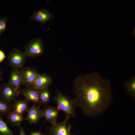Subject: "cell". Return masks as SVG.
Here are the masks:
<instances>
[{"label": "cell", "instance_id": "22", "mask_svg": "<svg viewBox=\"0 0 135 135\" xmlns=\"http://www.w3.org/2000/svg\"><path fill=\"white\" fill-rule=\"evenodd\" d=\"M45 134L41 133L40 131H31L29 135H44Z\"/></svg>", "mask_w": 135, "mask_h": 135}, {"label": "cell", "instance_id": "21", "mask_svg": "<svg viewBox=\"0 0 135 135\" xmlns=\"http://www.w3.org/2000/svg\"><path fill=\"white\" fill-rule=\"evenodd\" d=\"M6 57L4 52L2 50H0V63L4 60Z\"/></svg>", "mask_w": 135, "mask_h": 135}, {"label": "cell", "instance_id": "1", "mask_svg": "<svg viewBox=\"0 0 135 135\" xmlns=\"http://www.w3.org/2000/svg\"><path fill=\"white\" fill-rule=\"evenodd\" d=\"M73 84L75 99L84 116L95 117L112 105L113 98L110 82L98 72L80 74L75 78Z\"/></svg>", "mask_w": 135, "mask_h": 135}, {"label": "cell", "instance_id": "20", "mask_svg": "<svg viewBox=\"0 0 135 135\" xmlns=\"http://www.w3.org/2000/svg\"><path fill=\"white\" fill-rule=\"evenodd\" d=\"M7 19L5 17L0 18V36L6 28Z\"/></svg>", "mask_w": 135, "mask_h": 135}, {"label": "cell", "instance_id": "16", "mask_svg": "<svg viewBox=\"0 0 135 135\" xmlns=\"http://www.w3.org/2000/svg\"><path fill=\"white\" fill-rule=\"evenodd\" d=\"M124 88L126 93L133 100H135V75H134L124 82Z\"/></svg>", "mask_w": 135, "mask_h": 135}, {"label": "cell", "instance_id": "18", "mask_svg": "<svg viewBox=\"0 0 135 135\" xmlns=\"http://www.w3.org/2000/svg\"><path fill=\"white\" fill-rule=\"evenodd\" d=\"M12 104L0 100V116L8 115L13 112Z\"/></svg>", "mask_w": 135, "mask_h": 135}, {"label": "cell", "instance_id": "24", "mask_svg": "<svg viewBox=\"0 0 135 135\" xmlns=\"http://www.w3.org/2000/svg\"><path fill=\"white\" fill-rule=\"evenodd\" d=\"M2 80V79L1 78V77L0 76V80Z\"/></svg>", "mask_w": 135, "mask_h": 135}, {"label": "cell", "instance_id": "10", "mask_svg": "<svg viewBox=\"0 0 135 135\" xmlns=\"http://www.w3.org/2000/svg\"><path fill=\"white\" fill-rule=\"evenodd\" d=\"M16 93L14 90L8 83H3L0 89V98L5 102L11 103L15 99Z\"/></svg>", "mask_w": 135, "mask_h": 135}, {"label": "cell", "instance_id": "14", "mask_svg": "<svg viewBox=\"0 0 135 135\" xmlns=\"http://www.w3.org/2000/svg\"><path fill=\"white\" fill-rule=\"evenodd\" d=\"M12 104L13 111L22 115L28 112L30 107L29 106V102L25 98L22 100L15 99Z\"/></svg>", "mask_w": 135, "mask_h": 135}, {"label": "cell", "instance_id": "5", "mask_svg": "<svg viewBox=\"0 0 135 135\" xmlns=\"http://www.w3.org/2000/svg\"><path fill=\"white\" fill-rule=\"evenodd\" d=\"M19 71L22 85L26 86H32L36 76L39 74L35 68L30 66H23L20 68Z\"/></svg>", "mask_w": 135, "mask_h": 135}, {"label": "cell", "instance_id": "3", "mask_svg": "<svg viewBox=\"0 0 135 135\" xmlns=\"http://www.w3.org/2000/svg\"><path fill=\"white\" fill-rule=\"evenodd\" d=\"M27 58L24 52L14 48L8 56L9 66L12 69H19L23 66Z\"/></svg>", "mask_w": 135, "mask_h": 135}, {"label": "cell", "instance_id": "9", "mask_svg": "<svg viewBox=\"0 0 135 135\" xmlns=\"http://www.w3.org/2000/svg\"><path fill=\"white\" fill-rule=\"evenodd\" d=\"M20 94L24 96L29 102H32L33 105L40 104L38 90L32 86H26L23 88H21Z\"/></svg>", "mask_w": 135, "mask_h": 135}, {"label": "cell", "instance_id": "15", "mask_svg": "<svg viewBox=\"0 0 135 135\" xmlns=\"http://www.w3.org/2000/svg\"><path fill=\"white\" fill-rule=\"evenodd\" d=\"M40 106L43 105L44 108L47 106L51 99V93L48 87L38 90Z\"/></svg>", "mask_w": 135, "mask_h": 135}, {"label": "cell", "instance_id": "8", "mask_svg": "<svg viewBox=\"0 0 135 135\" xmlns=\"http://www.w3.org/2000/svg\"><path fill=\"white\" fill-rule=\"evenodd\" d=\"M40 105H33L28 112L26 117L25 118L30 124H37L39 120L43 117V110L40 108Z\"/></svg>", "mask_w": 135, "mask_h": 135}, {"label": "cell", "instance_id": "12", "mask_svg": "<svg viewBox=\"0 0 135 135\" xmlns=\"http://www.w3.org/2000/svg\"><path fill=\"white\" fill-rule=\"evenodd\" d=\"M43 110V117L45 120L53 126L56 124L59 110L56 107H53L49 105L44 108Z\"/></svg>", "mask_w": 135, "mask_h": 135}, {"label": "cell", "instance_id": "2", "mask_svg": "<svg viewBox=\"0 0 135 135\" xmlns=\"http://www.w3.org/2000/svg\"><path fill=\"white\" fill-rule=\"evenodd\" d=\"M53 99L56 103L57 107L68 115L70 118L76 116V109L78 106L75 98L72 99L60 92L58 89Z\"/></svg>", "mask_w": 135, "mask_h": 135}, {"label": "cell", "instance_id": "7", "mask_svg": "<svg viewBox=\"0 0 135 135\" xmlns=\"http://www.w3.org/2000/svg\"><path fill=\"white\" fill-rule=\"evenodd\" d=\"M8 83L15 90L16 96H19L22 82L18 69H12L10 72Z\"/></svg>", "mask_w": 135, "mask_h": 135}, {"label": "cell", "instance_id": "4", "mask_svg": "<svg viewBox=\"0 0 135 135\" xmlns=\"http://www.w3.org/2000/svg\"><path fill=\"white\" fill-rule=\"evenodd\" d=\"M23 48L28 57L36 58L42 56L44 53L43 41L41 38L30 40Z\"/></svg>", "mask_w": 135, "mask_h": 135}, {"label": "cell", "instance_id": "11", "mask_svg": "<svg viewBox=\"0 0 135 135\" xmlns=\"http://www.w3.org/2000/svg\"><path fill=\"white\" fill-rule=\"evenodd\" d=\"M53 80L48 74H39L36 76L32 86L37 90L48 87Z\"/></svg>", "mask_w": 135, "mask_h": 135}, {"label": "cell", "instance_id": "19", "mask_svg": "<svg viewBox=\"0 0 135 135\" xmlns=\"http://www.w3.org/2000/svg\"><path fill=\"white\" fill-rule=\"evenodd\" d=\"M0 135H14L0 116Z\"/></svg>", "mask_w": 135, "mask_h": 135}, {"label": "cell", "instance_id": "13", "mask_svg": "<svg viewBox=\"0 0 135 135\" xmlns=\"http://www.w3.org/2000/svg\"><path fill=\"white\" fill-rule=\"evenodd\" d=\"M54 17L48 10L43 8L37 12H34L30 20H34L43 24Z\"/></svg>", "mask_w": 135, "mask_h": 135}, {"label": "cell", "instance_id": "6", "mask_svg": "<svg viewBox=\"0 0 135 135\" xmlns=\"http://www.w3.org/2000/svg\"><path fill=\"white\" fill-rule=\"evenodd\" d=\"M70 118L68 115L66 114L65 118L63 121L52 126L50 130L51 135H68L72 128V125L69 122L66 126L67 122Z\"/></svg>", "mask_w": 135, "mask_h": 135}, {"label": "cell", "instance_id": "23", "mask_svg": "<svg viewBox=\"0 0 135 135\" xmlns=\"http://www.w3.org/2000/svg\"><path fill=\"white\" fill-rule=\"evenodd\" d=\"M19 127L20 130V135H26V133L23 128L21 127L20 126Z\"/></svg>", "mask_w": 135, "mask_h": 135}, {"label": "cell", "instance_id": "17", "mask_svg": "<svg viewBox=\"0 0 135 135\" xmlns=\"http://www.w3.org/2000/svg\"><path fill=\"white\" fill-rule=\"evenodd\" d=\"M7 116L6 122L9 123L12 126H20V124L25 120L22 115L16 112L13 111L10 112Z\"/></svg>", "mask_w": 135, "mask_h": 135}, {"label": "cell", "instance_id": "25", "mask_svg": "<svg viewBox=\"0 0 135 135\" xmlns=\"http://www.w3.org/2000/svg\"><path fill=\"white\" fill-rule=\"evenodd\" d=\"M1 84L0 83V88H1Z\"/></svg>", "mask_w": 135, "mask_h": 135}]
</instances>
